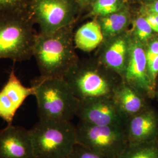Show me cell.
Returning a JSON list of instances; mask_svg holds the SVG:
<instances>
[{
	"instance_id": "cell-1",
	"label": "cell",
	"mask_w": 158,
	"mask_h": 158,
	"mask_svg": "<svg viewBox=\"0 0 158 158\" xmlns=\"http://www.w3.org/2000/svg\"><path fill=\"white\" fill-rule=\"evenodd\" d=\"M73 25L49 34H36L33 56L40 76L62 77L78 63L74 42Z\"/></svg>"
},
{
	"instance_id": "cell-2",
	"label": "cell",
	"mask_w": 158,
	"mask_h": 158,
	"mask_svg": "<svg viewBox=\"0 0 158 158\" xmlns=\"http://www.w3.org/2000/svg\"><path fill=\"white\" fill-rule=\"evenodd\" d=\"M31 85L40 119L71 121L76 116L79 101L64 78L40 76Z\"/></svg>"
},
{
	"instance_id": "cell-3",
	"label": "cell",
	"mask_w": 158,
	"mask_h": 158,
	"mask_svg": "<svg viewBox=\"0 0 158 158\" xmlns=\"http://www.w3.org/2000/svg\"><path fill=\"white\" fill-rule=\"evenodd\" d=\"M34 24L29 13L0 14V59L22 62L33 56Z\"/></svg>"
},
{
	"instance_id": "cell-4",
	"label": "cell",
	"mask_w": 158,
	"mask_h": 158,
	"mask_svg": "<svg viewBox=\"0 0 158 158\" xmlns=\"http://www.w3.org/2000/svg\"><path fill=\"white\" fill-rule=\"evenodd\" d=\"M29 131L35 158H68L77 143L71 121L40 119Z\"/></svg>"
},
{
	"instance_id": "cell-5",
	"label": "cell",
	"mask_w": 158,
	"mask_h": 158,
	"mask_svg": "<svg viewBox=\"0 0 158 158\" xmlns=\"http://www.w3.org/2000/svg\"><path fill=\"white\" fill-rule=\"evenodd\" d=\"M77 143L107 158H119L129 145L124 128L90 124L76 125Z\"/></svg>"
},
{
	"instance_id": "cell-6",
	"label": "cell",
	"mask_w": 158,
	"mask_h": 158,
	"mask_svg": "<svg viewBox=\"0 0 158 158\" xmlns=\"http://www.w3.org/2000/svg\"><path fill=\"white\" fill-rule=\"evenodd\" d=\"M79 102L112 97L118 84L110 74L95 66H85L78 63L63 77Z\"/></svg>"
},
{
	"instance_id": "cell-7",
	"label": "cell",
	"mask_w": 158,
	"mask_h": 158,
	"mask_svg": "<svg viewBox=\"0 0 158 158\" xmlns=\"http://www.w3.org/2000/svg\"><path fill=\"white\" fill-rule=\"evenodd\" d=\"M78 6L75 0H32L29 14L40 33L51 34L73 25Z\"/></svg>"
},
{
	"instance_id": "cell-8",
	"label": "cell",
	"mask_w": 158,
	"mask_h": 158,
	"mask_svg": "<svg viewBox=\"0 0 158 158\" xmlns=\"http://www.w3.org/2000/svg\"><path fill=\"white\" fill-rule=\"evenodd\" d=\"M76 116L90 124L125 128L127 119L121 113L112 97H102L79 102Z\"/></svg>"
},
{
	"instance_id": "cell-9",
	"label": "cell",
	"mask_w": 158,
	"mask_h": 158,
	"mask_svg": "<svg viewBox=\"0 0 158 158\" xmlns=\"http://www.w3.org/2000/svg\"><path fill=\"white\" fill-rule=\"evenodd\" d=\"M122 80L145 96L153 97L156 94L148 74L145 46L134 37L131 32L128 60Z\"/></svg>"
},
{
	"instance_id": "cell-10",
	"label": "cell",
	"mask_w": 158,
	"mask_h": 158,
	"mask_svg": "<svg viewBox=\"0 0 158 158\" xmlns=\"http://www.w3.org/2000/svg\"><path fill=\"white\" fill-rule=\"evenodd\" d=\"M34 95V88L25 86L12 69L8 79L0 90V118L12 124L15 114L29 96Z\"/></svg>"
},
{
	"instance_id": "cell-11",
	"label": "cell",
	"mask_w": 158,
	"mask_h": 158,
	"mask_svg": "<svg viewBox=\"0 0 158 158\" xmlns=\"http://www.w3.org/2000/svg\"><path fill=\"white\" fill-rule=\"evenodd\" d=\"M0 158H35L29 130L12 124L0 130Z\"/></svg>"
},
{
	"instance_id": "cell-12",
	"label": "cell",
	"mask_w": 158,
	"mask_h": 158,
	"mask_svg": "<svg viewBox=\"0 0 158 158\" xmlns=\"http://www.w3.org/2000/svg\"><path fill=\"white\" fill-rule=\"evenodd\" d=\"M125 130L130 144L158 139V113L146 108L127 119Z\"/></svg>"
},
{
	"instance_id": "cell-13",
	"label": "cell",
	"mask_w": 158,
	"mask_h": 158,
	"mask_svg": "<svg viewBox=\"0 0 158 158\" xmlns=\"http://www.w3.org/2000/svg\"><path fill=\"white\" fill-rule=\"evenodd\" d=\"M130 32L125 31L106 40L101 60L104 66L119 75L122 79L127 66Z\"/></svg>"
},
{
	"instance_id": "cell-14",
	"label": "cell",
	"mask_w": 158,
	"mask_h": 158,
	"mask_svg": "<svg viewBox=\"0 0 158 158\" xmlns=\"http://www.w3.org/2000/svg\"><path fill=\"white\" fill-rule=\"evenodd\" d=\"M145 97L134 87L122 80L115 88L112 98L119 110L128 119L148 107Z\"/></svg>"
},
{
	"instance_id": "cell-15",
	"label": "cell",
	"mask_w": 158,
	"mask_h": 158,
	"mask_svg": "<svg viewBox=\"0 0 158 158\" xmlns=\"http://www.w3.org/2000/svg\"><path fill=\"white\" fill-rule=\"evenodd\" d=\"M104 40L102 29L97 19L83 24L74 34L75 46L85 52L93 51Z\"/></svg>"
},
{
	"instance_id": "cell-16",
	"label": "cell",
	"mask_w": 158,
	"mask_h": 158,
	"mask_svg": "<svg viewBox=\"0 0 158 158\" xmlns=\"http://www.w3.org/2000/svg\"><path fill=\"white\" fill-rule=\"evenodd\" d=\"M97 20L102 29L104 39L107 40L127 31L131 23V15L130 12L124 8L107 16L98 17Z\"/></svg>"
},
{
	"instance_id": "cell-17",
	"label": "cell",
	"mask_w": 158,
	"mask_h": 158,
	"mask_svg": "<svg viewBox=\"0 0 158 158\" xmlns=\"http://www.w3.org/2000/svg\"><path fill=\"white\" fill-rule=\"evenodd\" d=\"M119 158H158V139L144 143L129 144Z\"/></svg>"
},
{
	"instance_id": "cell-18",
	"label": "cell",
	"mask_w": 158,
	"mask_h": 158,
	"mask_svg": "<svg viewBox=\"0 0 158 158\" xmlns=\"http://www.w3.org/2000/svg\"><path fill=\"white\" fill-rule=\"evenodd\" d=\"M124 8V0H95L92 2L91 15L97 17H104Z\"/></svg>"
},
{
	"instance_id": "cell-19",
	"label": "cell",
	"mask_w": 158,
	"mask_h": 158,
	"mask_svg": "<svg viewBox=\"0 0 158 158\" xmlns=\"http://www.w3.org/2000/svg\"><path fill=\"white\" fill-rule=\"evenodd\" d=\"M153 32L152 29L143 15L136 18L133 21V29L131 33L144 45L152 38Z\"/></svg>"
},
{
	"instance_id": "cell-20",
	"label": "cell",
	"mask_w": 158,
	"mask_h": 158,
	"mask_svg": "<svg viewBox=\"0 0 158 158\" xmlns=\"http://www.w3.org/2000/svg\"><path fill=\"white\" fill-rule=\"evenodd\" d=\"M32 0H0V14L29 13Z\"/></svg>"
},
{
	"instance_id": "cell-21",
	"label": "cell",
	"mask_w": 158,
	"mask_h": 158,
	"mask_svg": "<svg viewBox=\"0 0 158 158\" xmlns=\"http://www.w3.org/2000/svg\"><path fill=\"white\" fill-rule=\"evenodd\" d=\"M68 158H107L90 149L76 143Z\"/></svg>"
},
{
	"instance_id": "cell-22",
	"label": "cell",
	"mask_w": 158,
	"mask_h": 158,
	"mask_svg": "<svg viewBox=\"0 0 158 158\" xmlns=\"http://www.w3.org/2000/svg\"><path fill=\"white\" fill-rule=\"evenodd\" d=\"M148 70L151 83L156 91V79L158 76V56L151 62L148 64Z\"/></svg>"
},
{
	"instance_id": "cell-23",
	"label": "cell",
	"mask_w": 158,
	"mask_h": 158,
	"mask_svg": "<svg viewBox=\"0 0 158 158\" xmlns=\"http://www.w3.org/2000/svg\"><path fill=\"white\" fill-rule=\"evenodd\" d=\"M147 44V46H145V50L147 52L152 53L155 56H158V39H151Z\"/></svg>"
},
{
	"instance_id": "cell-24",
	"label": "cell",
	"mask_w": 158,
	"mask_h": 158,
	"mask_svg": "<svg viewBox=\"0 0 158 158\" xmlns=\"http://www.w3.org/2000/svg\"><path fill=\"white\" fill-rule=\"evenodd\" d=\"M142 12L158 14V0H155L152 2L144 6L142 8Z\"/></svg>"
},
{
	"instance_id": "cell-25",
	"label": "cell",
	"mask_w": 158,
	"mask_h": 158,
	"mask_svg": "<svg viewBox=\"0 0 158 158\" xmlns=\"http://www.w3.org/2000/svg\"><path fill=\"white\" fill-rule=\"evenodd\" d=\"M79 6H84L90 2L89 0H75Z\"/></svg>"
},
{
	"instance_id": "cell-26",
	"label": "cell",
	"mask_w": 158,
	"mask_h": 158,
	"mask_svg": "<svg viewBox=\"0 0 158 158\" xmlns=\"http://www.w3.org/2000/svg\"><path fill=\"white\" fill-rule=\"evenodd\" d=\"M151 14H152L153 16L155 18V20H156V23H157L158 25V14H155V13H151Z\"/></svg>"
},
{
	"instance_id": "cell-27",
	"label": "cell",
	"mask_w": 158,
	"mask_h": 158,
	"mask_svg": "<svg viewBox=\"0 0 158 158\" xmlns=\"http://www.w3.org/2000/svg\"><path fill=\"white\" fill-rule=\"evenodd\" d=\"M90 1V2H93L95 0H89Z\"/></svg>"
},
{
	"instance_id": "cell-28",
	"label": "cell",
	"mask_w": 158,
	"mask_h": 158,
	"mask_svg": "<svg viewBox=\"0 0 158 158\" xmlns=\"http://www.w3.org/2000/svg\"><path fill=\"white\" fill-rule=\"evenodd\" d=\"M156 93H158V88H156Z\"/></svg>"
},
{
	"instance_id": "cell-29",
	"label": "cell",
	"mask_w": 158,
	"mask_h": 158,
	"mask_svg": "<svg viewBox=\"0 0 158 158\" xmlns=\"http://www.w3.org/2000/svg\"><path fill=\"white\" fill-rule=\"evenodd\" d=\"M139 1H150V0H139Z\"/></svg>"
}]
</instances>
